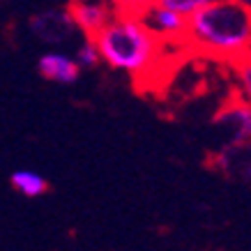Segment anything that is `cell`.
<instances>
[{
    "label": "cell",
    "mask_w": 251,
    "mask_h": 251,
    "mask_svg": "<svg viewBox=\"0 0 251 251\" xmlns=\"http://www.w3.org/2000/svg\"><path fill=\"white\" fill-rule=\"evenodd\" d=\"M251 9L244 0H210L187 16L182 42L191 51L217 60L247 62Z\"/></svg>",
    "instance_id": "obj_1"
},
{
    "label": "cell",
    "mask_w": 251,
    "mask_h": 251,
    "mask_svg": "<svg viewBox=\"0 0 251 251\" xmlns=\"http://www.w3.org/2000/svg\"><path fill=\"white\" fill-rule=\"evenodd\" d=\"M166 39L152 32L138 16L115 14L95 35L99 58L113 69H125L129 74H150L161 58Z\"/></svg>",
    "instance_id": "obj_2"
},
{
    "label": "cell",
    "mask_w": 251,
    "mask_h": 251,
    "mask_svg": "<svg viewBox=\"0 0 251 251\" xmlns=\"http://www.w3.org/2000/svg\"><path fill=\"white\" fill-rule=\"evenodd\" d=\"M67 16L74 28H78L88 39H95V35L115 16V12L108 0H72L67 5Z\"/></svg>",
    "instance_id": "obj_3"
},
{
    "label": "cell",
    "mask_w": 251,
    "mask_h": 251,
    "mask_svg": "<svg viewBox=\"0 0 251 251\" xmlns=\"http://www.w3.org/2000/svg\"><path fill=\"white\" fill-rule=\"evenodd\" d=\"M143 23L152 32H157L161 39L166 42H182L184 37V25H187V16L166 7V5H150L143 12Z\"/></svg>",
    "instance_id": "obj_4"
},
{
    "label": "cell",
    "mask_w": 251,
    "mask_h": 251,
    "mask_svg": "<svg viewBox=\"0 0 251 251\" xmlns=\"http://www.w3.org/2000/svg\"><path fill=\"white\" fill-rule=\"evenodd\" d=\"M39 74L46 81H55V83H74L81 76V65L72 60L67 55L60 53H46L39 58Z\"/></svg>",
    "instance_id": "obj_5"
},
{
    "label": "cell",
    "mask_w": 251,
    "mask_h": 251,
    "mask_svg": "<svg viewBox=\"0 0 251 251\" xmlns=\"http://www.w3.org/2000/svg\"><path fill=\"white\" fill-rule=\"evenodd\" d=\"M74 23L67 16V12H49L37 19H32V30L46 42H60L72 32Z\"/></svg>",
    "instance_id": "obj_6"
},
{
    "label": "cell",
    "mask_w": 251,
    "mask_h": 251,
    "mask_svg": "<svg viewBox=\"0 0 251 251\" xmlns=\"http://www.w3.org/2000/svg\"><path fill=\"white\" fill-rule=\"evenodd\" d=\"M9 182H12V187L16 191H21L23 196H28V198L44 196L46 191H49V182H46L42 175L30 173V171H16V173H12Z\"/></svg>",
    "instance_id": "obj_7"
},
{
    "label": "cell",
    "mask_w": 251,
    "mask_h": 251,
    "mask_svg": "<svg viewBox=\"0 0 251 251\" xmlns=\"http://www.w3.org/2000/svg\"><path fill=\"white\" fill-rule=\"evenodd\" d=\"M115 14L120 16H143V12L150 7V0H108Z\"/></svg>",
    "instance_id": "obj_8"
},
{
    "label": "cell",
    "mask_w": 251,
    "mask_h": 251,
    "mask_svg": "<svg viewBox=\"0 0 251 251\" xmlns=\"http://www.w3.org/2000/svg\"><path fill=\"white\" fill-rule=\"evenodd\" d=\"M99 51H97V46H95V39H88L85 37V44L78 49V65L81 67H97L99 65Z\"/></svg>",
    "instance_id": "obj_9"
},
{
    "label": "cell",
    "mask_w": 251,
    "mask_h": 251,
    "mask_svg": "<svg viewBox=\"0 0 251 251\" xmlns=\"http://www.w3.org/2000/svg\"><path fill=\"white\" fill-rule=\"evenodd\" d=\"M210 0H166V7L175 9V12H180V14L189 16L194 9L203 7V5H207Z\"/></svg>",
    "instance_id": "obj_10"
},
{
    "label": "cell",
    "mask_w": 251,
    "mask_h": 251,
    "mask_svg": "<svg viewBox=\"0 0 251 251\" xmlns=\"http://www.w3.org/2000/svg\"><path fill=\"white\" fill-rule=\"evenodd\" d=\"M150 5H166V0H150Z\"/></svg>",
    "instance_id": "obj_11"
}]
</instances>
